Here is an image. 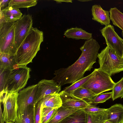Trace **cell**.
<instances>
[{
    "instance_id": "1",
    "label": "cell",
    "mask_w": 123,
    "mask_h": 123,
    "mask_svg": "<svg viewBox=\"0 0 123 123\" xmlns=\"http://www.w3.org/2000/svg\"><path fill=\"white\" fill-rule=\"evenodd\" d=\"M100 46L97 41L92 38L86 41L80 49L81 54L73 64L66 68L55 70L53 79L61 86L72 84L84 77L85 73L90 71L96 62Z\"/></svg>"
},
{
    "instance_id": "2",
    "label": "cell",
    "mask_w": 123,
    "mask_h": 123,
    "mask_svg": "<svg viewBox=\"0 0 123 123\" xmlns=\"http://www.w3.org/2000/svg\"><path fill=\"white\" fill-rule=\"evenodd\" d=\"M43 41V32L32 27L14 55L17 65L26 66L32 62Z\"/></svg>"
},
{
    "instance_id": "3",
    "label": "cell",
    "mask_w": 123,
    "mask_h": 123,
    "mask_svg": "<svg viewBox=\"0 0 123 123\" xmlns=\"http://www.w3.org/2000/svg\"><path fill=\"white\" fill-rule=\"evenodd\" d=\"M99 68L110 76L123 71V58L108 45L98 54Z\"/></svg>"
},
{
    "instance_id": "4",
    "label": "cell",
    "mask_w": 123,
    "mask_h": 123,
    "mask_svg": "<svg viewBox=\"0 0 123 123\" xmlns=\"http://www.w3.org/2000/svg\"><path fill=\"white\" fill-rule=\"evenodd\" d=\"M94 73L81 87L91 90L96 95L112 90L115 84L111 76L99 68H95Z\"/></svg>"
},
{
    "instance_id": "5",
    "label": "cell",
    "mask_w": 123,
    "mask_h": 123,
    "mask_svg": "<svg viewBox=\"0 0 123 123\" xmlns=\"http://www.w3.org/2000/svg\"><path fill=\"white\" fill-rule=\"evenodd\" d=\"M30 68L26 66L17 65L11 70L3 93L18 92L26 85L30 77Z\"/></svg>"
},
{
    "instance_id": "6",
    "label": "cell",
    "mask_w": 123,
    "mask_h": 123,
    "mask_svg": "<svg viewBox=\"0 0 123 123\" xmlns=\"http://www.w3.org/2000/svg\"><path fill=\"white\" fill-rule=\"evenodd\" d=\"M15 22L0 23V52L14 56L17 51L15 41Z\"/></svg>"
},
{
    "instance_id": "7",
    "label": "cell",
    "mask_w": 123,
    "mask_h": 123,
    "mask_svg": "<svg viewBox=\"0 0 123 123\" xmlns=\"http://www.w3.org/2000/svg\"><path fill=\"white\" fill-rule=\"evenodd\" d=\"M18 92L6 93L0 97V102L3 107V114L4 122L14 123L17 117Z\"/></svg>"
},
{
    "instance_id": "8",
    "label": "cell",
    "mask_w": 123,
    "mask_h": 123,
    "mask_svg": "<svg viewBox=\"0 0 123 123\" xmlns=\"http://www.w3.org/2000/svg\"><path fill=\"white\" fill-rule=\"evenodd\" d=\"M33 24L32 16L24 14L15 22V41L17 50L26 38L32 27Z\"/></svg>"
},
{
    "instance_id": "9",
    "label": "cell",
    "mask_w": 123,
    "mask_h": 123,
    "mask_svg": "<svg viewBox=\"0 0 123 123\" xmlns=\"http://www.w3.org/2000/svg\"><path fill=\"white\" fill-rule=\"evenodd\" d=\"M100 31L107 45L114 49L123 57V39L115 31L113 26L110 24L105 26Z\"/></svg>"
},
{
    "instance_id": "10",
    "label": "cell",
    "mask_w": 123,
    "mask_h": 123,
    "mask_svg": "<svg viewBox=\"0 0 123 123\" xmlns=\"http://www.w3.org/2000/svg\"><path fill=\"white\" fill-rule=\"evenodd\" d=\"M37 87V84L34 85L24 88L18 92L17 116L26 107L35 105Z\"/></svg>"
},
{
    "instance_id": "11",
    "label": "cell",
    "mask_w": 123,
    "mask_h": 123,
    "mask_svg": "<svg viewBox=\"0 0 123 123\" xmlns=\"http://www.w3.org/2000/svg\"><path fill=\"white\" fill-rule=\"evenodd\" d=\"M38 87L35 105L41 99L49 95L58 94L61 90L59 85L53 79H43L37 84Z\"/></svg>"
},
{
    "instance_id": "12",
    "label": "cell",
    "mask_w": 123,
    "mask_h": 123,
    "mask_svg": "<svg viewBox=\"0 0 123 123\" xmlns=\"http://www.w3.org/2000/svg\"><path fill=\"white\" fill-rule=\"evenodd\" d=\"M59 93L62 101V106L68 109H83L90 104L86 100L75 98L70 94L65 92L63 90L60 92Z\"/></svg>"
},
{
    "instance_id": "13",
    "label": "cell",
    "mask_w": 123,
    "mask_h": 123,
    "mask_svg": "<svg viewBox=\"0 0 123 123\" xmlns=\"http://www.w3.org/2000/svg\"><path fill=\"white\" fill-rule=\"evenodd\" d=\"M91 11L93 20L105 26L110 24L109 11L103 10L100 5H97L92 6Z\"/></svg>"
},
{
    "instance_id": "14",
    "label": "cell",
    "mask_w": 123,
    "mask_h": 123,
    "mask_svg": "<svg viewBox=\"0 0 123 123\" xmlns=\"http://www.w3.org/2000/svg\"><path fill=\"white\" fill-rule=\"evenodd\" d=\"M107 120L113 123H121L123 121V105L117 104L106 109Z\"/></svg>"
},
{
    "instance_id": "15",
    "label": "cell",
    "mask_w": 123,
    "mask_h": 123,
    "mask_svg": "<svg viewBox=\"0 0 123 123\" xmlns=\"http://www.w3.org/2000/svg\"><path fill=\"white\" fill-rule=\"evenodd\" d=\"M64 35L68 38L76 40H88L92 38V33L77 27L68 29L64 32Z\"/></svg>"
},
{
    "instance_id": "16",
    "label": "cell",
    "mask_w": 123,
    "mask_h": 123,
    "mask_svg": "<svg viewBox=\"0 0 123 123\" xmlns=\"http://www.w3.org/2000/svg\"><path fill=\"white\" fill-rule=\"evenodd\" d=\"M42 107H47L58 108L62 106V99L59 93L48 96L40 100Z\"/></svg>"
},
{
    "instance_id": "17",
    "label": "cell",
    "mask_w": 123,
    "mask_h": 123,
    "mask_svg": "<svg viewBox=\"0 0 123 123\" xmlns=\"http://www.w3.org/2000/svg\"><path fill=\"white\" fill-rule=\"evenodd\" d=\"M6 22H15L22 17V14L19 9H15L8 6L1 10Z\"/></svg>"
},
{
    "instance_id": "18",
    "label": "cell",
    "mask_w": 123,
    "mask_h": 123,
    "mask_svg": "<svg viewBox=\"0 0 123 123\" xmlns=\"http://www.w3.org/2000/svg\"><path fill=\"white\" fill-rule=\"evenodd\" d=\"M59 123H87L86 113L83 109L78 110Z\"/></svg>"
},
{
    "instance_id": "19",
    "label": "cell",
    "mask_w": 123,
    "mask_h": 123,
    "mask_svg": "<svg viewBox=\"0 0 123 123\" xmlns=\"http://www.w3.org/2000/svg\"><path fill=\"white\" fill-rule=\"evenodd\" d=\"M78 110L69 109L62 106L57 109L55 115L47 123H59L66 117Z\"/></svg>"
},
{
    "instance_id": "20",
    "label": "cell",
    "mask_w": 123,
    "mask_h": 123,
    "mask_svg": "<svg viewBox=\"0 0 123 123\" xmlns=\"http://www.w3.org/2000/svg\"><path fill=\"white\" fill-rule=\"evenodd\" d=\"M17 65L14 56L0 52V68L12 70Z\"/></svg>"
},
{
    "instance_id": "21",
    "label": "cell",
    "mask_w": 123,
    "mask_h": 123,
    "mask_svg": "<svg viewBox=\"0 0 123 123\" xmlns=\"http://www.w3.org/2000/svg\"><path fill=\"white\" fill-rule=\"evenodd\" d=\"M70 94L78 99L84 100L86 99L88 101L92 99L96 96L90 90L82 87L74 90Z\"/></svg>"
},
{
    "instance_id": "22",
    "label": "cell",
    "mask_w": 123,
    "mask_h": 123,
    "mask_svg": "<svg viewBox=\"0 0 123 123\" xmlns=\"http://www.w3.org/2000/svg\"><path fill=\"white\" fill-rule=\"evenodd\" d=\"M36 107V105H29L19 114L26 123H35Z\"/></svg>"
},
{
    "instance_id": "23",
    "label": "cell",
    "mask_w": 123,
    "mask_h": 123,
    "mask_svg": "<svg viewBox=\"0 0 123 123\" xmlns=\"http://www.w3.org/2000/svg\"><path fill=\"white\" fill-rule=\"evenodd\" d=\"M109 12L113 24L123 31V13L116 7L111 8Z\"/></svg>"
},
{
    "instance_id": "24",
    "label": "cell",
    "mask_w": 123,
    "mask_h": 123,
    "mask_svg": "<svg viewBox=\"0 0 123 123\" xmlns=\"http://www.w3.org/2000/svg\"><path fill=\"white\" fill-rule=\"evenodd\" d=\"M86 113L87 123H105L107 120L106 111L95 113Z\"/></svg>"
},
{
    "instance_id": "25",
    "label": "cell",
    "mask_w": 123,
    "mask_h": 123,
    "mask_svg": "<svg viewBox=\"0 0 123 123\" xmlns=\"http://www.w3.org/2000/svg\"><path fill=\"white\" fill-rule=\"evenodd\" d=\"M36 0H11L8 6L15 9L28 8L35 6L37 4Z\"/></svg>"
},
{
    "instance_id": "26",
    "label": "cell",
    "mask_w": 123,
    "mask_h": 123,
    "mask_svg": "<svg viewBox=\"0 0 123 123\" xmlns=\"http://www.w3.org/2000/svg\"><path fill=\"white\" fill-rule=\"evenodd\" d=\"M93 73V71L89 75L81 78L73 83L70 86L66 87L63 91L66 93L71 94L74 90L81 87L92 76Z\"/></svg>"
},
{
    "instance_id": "27",
    "label": "cell",
    "mask_w": 123,
    "mask_h": 123,
    "mask_svg": "<svg viewBox=\"0 0 123 123\" xmlns=\"http://www.w3.org/2000/svg\"><path fill=\"white\" fill-rule=\"evenodd\" d=\"M8 69L0 68V95L4 93L11 70Z\"/></svg>"
},
{
    "instance_id": "28",
    "label": "cell",
    "mask_w": 123,
    "mask_h": 123,
    "mask_svg": "<svg viewBox=\"0 0 123 123\" xmlns=\"http://www.w3.org/2000/svg\"><path fill=\"white\" fill-rule=\"evenodd\" d=\"M112 98L113 101L117 98H123V77L115 84L112 90Z\"/></svg>"
},
{
    "instance_id": "29",
    "label": "cell",
    "mask_w": 123,
    "mask_h": 123,
    "mask_svg": "<svg viewBox=\"0 0 123 123\" xmlns=\"http://www.w3.org/2000/svg\"><path fill=\"white\" fill-rule=\"evenodd\" d=\"M112 92L100 93L96 96L93 99L88 101L90 104L94 105L98 103H103L110 98H112Z\"/></svg>"
},
{
    "instance_id": "30",
    "label": "cell",
    "mask_w": 123,
    "mask_h": 123,
    "mask_svg": "<svg viewBox=\"0 0 123 123\" xmlns=\"http://www.w3.org/2000/svg\"><path fill=\"white\" fill-rule=\"evenodd\" d=\"M83 109L86 112L93 113L105 111L107 109L100 108L90 104L87 107Z\"/></svg>"
},
{
    "instance_id": "31",
    "label": "cell",
    "mask_w": 123,
    "mask_h": 123,
    "mask_svg": "<svg viewBox=\"0 0 123 123\" xmlns=\"http://www.w3.org/2000/svg\"><path fill=\"white\" fill-rule=\"evenodd\" d=\"M58 108H54L46 115L41 118V123H47L54 116Z\"/></svg>"
},
{
    "instance_id": "32",
    "label": "cell",
    "mask_w": 123,
    "mask_h": 123,
    "mask_svg": "<svg viewBox=\"0 0 123 123\" xmlns=\"http://www.w3.org/2000/svg\"><path fill=\"white\" fill-rule=\"evenodd\" d=\"M41 104L38 102L36 105L35 123H41Z\"/></svg>"
},
{
    "instance_id": "33",
    "label": "cell",
    "mask_w": 123,
    "mask_h": 123,
    "mask_svg": "<svg viewBox=\"0 0 123 123\" xmlns=\"http://www.w3.org/2000/svg\"><path fill=\"white\" fill-rule=\"evenodd\" d=\"M54 108L47 107L41 108V117H44Z\"/></svg>"
},
{
    "instance_id": "34",
    "label": "cell",
    "mask_w": 123,
    "mask_h": 123,
    "mask_svg": "<svg viewBox=\"0 0 123 123\" xmlns=\"http://www.w3.org/2000/svg\"><path fill=\"white\" fill-rule=\"evenodd\" d=\"M9 0H0V10H2L7 6L10 1Z\"/></svg>"
},
{
    "instance_id": "35",
    "label": "cell",
    "mask_w": 123,
    "mask_h": 123,
    "mask_svg": "<svg viewBox=\"0 0 123 123\" xmlns=\"http://www.w3.org/2000/svg\"><path fill=\"white\" fill-rule=\"evenodd\" d=\"M14 123H26L20 114L18 115L17 118L15 120Z\"/></svg>"
},
{
    "instance_id": "36",
    "label": "cell",
    "mask_w": 123,
    "mask_h": 123,
    "mask_svg": "<svg viewBox=\"0 0 123 123\" xmlns=\"http://www.w3.org/2000/svg\"><path fill=\"white\" fill-rule=\"evenodd\" d=\"M0 123H4V119L1 105H0Z\"/></svg>"
},
{
    "instance_id": "37",
    "label": "cell",
    "mask_w": 123,
    "mask_h": 123,
    "mask_svg": "<svg viewBox=\"0 0 123 123\" xmlns=\"http://www.w3.org/2000/svg\"><path fill=\"white\" fill-rule=\"evenodd\" d=\"M56 1L57 3H60L62 2H72V0H54Z\"/></svg>"
},
{
    "instance_id": "38",
    "label": "cell",
    "mask_w": 123,
    "mask_h": 123,
    "mask_svg": "<svg viewBox=\"0 0 123 123\" xmlns=\"http://www.w3.org/2000/svg\"><path fill=\"white\" fill-rule=\"evenodd\" d=\"M78 1H81V2H88V1H91L92 0H78Z\"/></svg>"
},
{
    "instance_id": "39",
    "label": "cell",
    "mask_w": 123,
    "mask_h": 123,
    "mask_svg": "<svg viewBox=\"0 0 123 123\" xmlns=\"http://www.w3.org/2000/svg\"><path fill=\"white\" fill-rule=\"evenodd\" d=\"M105 123H113L111 122L106 120Z\"/></svg>"
},
{
    "instance_id": "40",
    "label": "cell",
    "mask_w": 123,
    "mask_h": 123,
    "mask_svg": "<svg viewBox=\"0 0 123 123\" xmlns=\"http://www.w3.org/2000/svg\"><path fill=\"white\" fill-rule=\"evenodd\" d=\"M6 123H14V122H7Z\"/></svg>"
},
{
    "instance_id": "41",
    "label": "cell",
    "mask_w": 123,
    "mask_h": 123,
    "mask_svg": "<svg viewBox=\"0 0 123 123\" xmlns=\"http://www.w3.org/2000/svg\"><path fill=\"white\" fill-rule=\"evenodd\" d=\"M122 36L123 37V31H122Z\"/></svg>"
},
{
    "instance_id": "42",
    "label": "cell",
    "mask_w": 123,
    "mask_h": 123,
    "mask_svg": "<svg viewBox=\"0 0 123 123\" xmlns=\"http://www.w3.org/2000/svg\"><path fill=\"white\" fill-rule=\"evenodd\" d=\"M121 123H123V121Z\"/></svg>"
}]
</instances>
